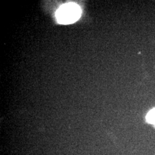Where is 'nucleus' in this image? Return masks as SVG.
I'll use <instances>...</instances> for the list:
<instances>
[{"label": "nucleus", "instance_id": "1", "mask_svg": "<svg viewBox=\"0 0 155 155\" xmlns=\"http://www.w3.org/2000/svg\"><path fill=\"white\" fill-rule=\"evenodd\" d=\"M81 15V9L74 3H68L60 7L56 13L58 21L63 24H69L77 21Z\"/></svg>", "mask_w": 155, "mask_h": 155}, {"label": "nucleus", "instance_id": "2", "mask_svg": "<svg viewBox=\"0 0 155 155\" xmlns=\"http://www.w3.org/2000/svg\"><path fill=\"white\" fill-rule=\"evenodd\" d=\"M147 121L155 126V108L150 110L146 116Z\"/></svg>", "mask_w": 155, "mask_h": 155}]
</instances>
